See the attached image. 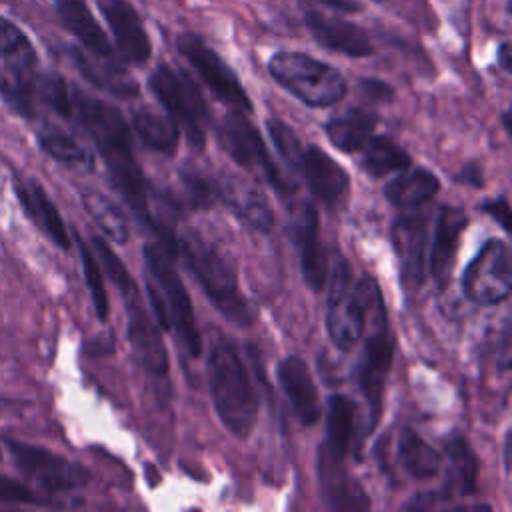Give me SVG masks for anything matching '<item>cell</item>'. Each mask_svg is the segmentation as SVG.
<instances>
[{"mask_svg":"<svg viewBox=\"0 0 512 512\" xmlns=\"http://www.w3.org/2000/svg\"><path fill=\"white\" fill-rule=\"evenodd\" d=\"M400 466L416 480H430L442 468V456L416 430L402 428L396 444Z\"/></svg>","mask_w":512,"mask_h":512,"instance_id":"28","label":"cell"},{"mask_svg":"<svg viewBox=\"0 0 512 512\" xmlns=\"http://www.w3.org/2000/svg\"><path fill=\"white\" fill-rule=\"evenodd\" d=\"M216 186L218 200H222L244 226L262 234L272 230L274 212L268 198L254 184L236 176H224L216 182Z\"/></svg>","mask_w":512,"mask_h":512,"instance_id":"21","label":"cell"},{"mask_svg":"<svg viewBox=\"0 0 512 512\" xmlns=\"http://www.w3.org/2000/svg\"><path fill=\"white\" fill-rule=\"evenodd\" d=\"M74 238H76V244H78V250H80L82 272H84V280H86V286H88V292H90L94 312L104 322L108 318V294H106L100 262L94 256V252L88 248V244L78 234H74Z\"/></svg>","mask_w":512,"mask_h":512,"instance_id":"35","label":"cell"},{"mask_svg":"<svg viewBox=\"0 0 512 512\" xmlns=\"http://www.w3.org/2000/svg\"><path fill=\"white\" fill-rule=\"evenodd\" d=\"M40 148L54 158L56 162L76 170V172H92L94 170V154L82 142H78L72 134L56 128V126H42L36 134Z\"/></svg>","mask_w":512,"mask_h":512,"instance_id":"29","label":"cell"},{"mask_svg":"<svg viewBox=\"0 0 512 512\" xmlns=\"http://www.w3.org/2000/svg\"><path fill=\"white\" fill-rule=\"evenodd\" d=\"M0 502L4 504H42V500L22 482L0 474Z\"/></svg>","mask_w":512,"mask_h":512,"instance_id":"38","label":"cell"},{"mask_svg":"<svg viewBox=\"0 0 512 512\" xmlns=\"http://www.w3.org/2000/svg\"><path fill=\"white\" fill-rule=\"evenodd\" d=\"M6 448L16 468L50 494L74 492L88 484V470L56 452L12 438L6 440Z\"/></svg>","mask_w":512,"mask_h":512,"instance_id":"14","label":"cell"},{"mask_svg":"<svg viewBox=\"0 0 512 512\" xmlns=\"http://www.w3.org/2000/svg\"><path fill=\"white\" fill-rule=\"evenodd\" d=\"M70 58L74 60L80 74L100 90H106L120 98H132L138 94V84L118 62L92 58L90 54L78 48L70 50Z\"/></svg>","mask_w":512,"mask_h":512,"instance_id":"27","label":"cell"},{"mask_svg":"<svg viewBox=\"0 0 512 512\" xmlns=\"http://www.w3.org/2000/svg\"><path fill=\"white\" fill-rule=\"evenodd\" d=\"M304 24L312 38L330 52H338L348 58H366L374 52L366 30L346 18L306 10Z\"/></svg>","mask_w":512,"mask_h":512,"instance_id":"18","label":"cell"},{"mask_svg":"<svg viewBox=\"0 0 512 512\" xmlns=\"http://www.w3.org/2000/svg\"><path fill=\"white\" fill-rule=\"evenodd\" d=\"M512 290V256L504 240L490 238L468 262L462 274L464 296L482 306L500 304Z\"/></svg>","mask_w":512,"mask_h":512,"instance_id":"13","label":"cell"},{"mask_svg":"<svg viewBox=\"0 0 512 512\" xmlns=\"http://www.w3.org/2000/svg\"><path fill=\"white\" fill-rule=\"evenodd\" d=\"M148 88L174 120L178 130L184 132L188 144L196 150H204L210 114L194 80L186 72L162 62L150 74Z\"/></svg>","mask_w":512,"mask_h":512,"instance_id":"10","label":"cell"},{"mask_svg":"<svg viewBox=\"0 0 512 512\" xmlns=\"http://www.w3.org/2000/svg\"><path fill=\"white\" fill-rule=\"evenodd\" d=\"M480 210H484L488 216H492L504 230H510V206L506 198H492L480 204Z\"/></svg>","mask_w":512,"mask_h":512,"instance_id":"39","label":"cell"},{"mask_svg":"<svg viewBox=\"0 0 512 512\" xmlns=\"http://www.w3.org/2000/svg\"><path fill=\"white\" fill-rule=\"evenodd\" d=\"M510 438H512V432L510 430H506V434H504V472L508 474V470H510V452H512V444H510Z\"/></svg>","mask_w":512,"mask_h":512,"instance_id":"44","label":"cell"},{"mask_svg":"<svg viewBox=\"0 0 512 512\" xmlns=\"http://www.w3.org/2000/svg\"><path fill=\"white\" fill-rule=\"evenodd\" d=\"M176 48L180 56L192 66L206 88L226 106L240 112H252V102L244 90L240 78L222 60V56L204 42L202 36L194 32H182L176 38Z\"/></svg>","mask_w":512,"mask_h":512,"instance_id":"12","label":"cell"},{"mask_svg":"<svg viewBox=\"0 0 512 512\" xmlns=\"http://www.w3.org/2000/svg\"><path fill=\"white\" fill-rule=\"evenodd\" d=\"M108 24L114 46L122 60L142 66L152 56V42L146 26L130 0H94Z\"/></svg>","mask_w":512,"mask_h":512,"instance_id":"16","label":"cell"},{"mask_svg":"<svg viewBox=\"0 0 512 512\" xmlns=\"http://www.w3.org/2000/svg\"><path fill=\"white\" fill-rule=\"evenodd\" d=\"M498 64L504 72H510V44L502 42L498 48Z\"/></svg>","mask_w":512,"mask_h":512,"instance_id":"43","label":"cell"},{"mask_svg":"<svg viewBox=\"0 0 512 512\" xmlns=\"http://www.w3.org/2000/svg\"><path fill=\"white\" fill-rule=\"evenodd\" d=\"M360 166L372 178H384L412 166V158L390 136H372L362 146Z\"/></svg>","mask_w":512,"mask_h":512,"instance_id":"31","label":"cell"},{"mask_svg":"<svg viewBox=\"0 0 512 512\" xmlns=\"http://www.w3.org/2000/svg\"><path fill=\"white\" fill-rule=\"evenodd\" d=\"M132 128L142 144L158 154H172L178 146V126L168 114L148 106H138L132 112Z\"/></svg>","mask_w":512,"mask_h":512,"instance_id":"30","label":"cell"},{"mask_svg":"<svg viewBox=\"0 0 512 512\" xmlns=\"http://www.w3.org/2000/svg\"><path fill=\"white\" fill-rule=\"evenodd\" d=\"M14 190L26 216L50 238L52 244H56L62 250H68L72 244L70 234L66 230L64 218L60 216L46 188L36 178H28V180H16Z\"/></svg>","mask_w":512,"mask_h":512,"instance_id":"24","label":"cell"},{"mask_svg":"<svg viewBox=\"0 0 512 512\" xmlns=\"http://www.w3.org/2000/svg\"><path fill=\"white\" fill-rule=\"evenodd\" d=\"M356 434V404L344 394H332L326 408L324 440L318 446L320 494L332 510H366L364 488L346 470V458Z\"/></svg>","mask_w":512,"mask_h":512,"instance_id":"2","label":"cell"},{"mask_svg":"<svg viewBox=\"0 0 512 512\" xmlns=\"http://www.w3.org/2000/svg\"><path fill=\"white\" fill-rule=\"evenodd\" d=\"M426 212L408 210L392 226V244L400 260L402 280L408 286H420L426 262Z\"/></svg>","mask_w":512,"mask_h":512,"instance_id":"19","label":"cell"},{"mask_svg":"<svg viewBox=\"0 0 512 512\" xmlns=\"http://www.w3.org/2000/svg\"><path fill=\"white\" fill-rule=\"evenodd\" d=\"M220 146L244 168L262 174V178L282 196H290L294 192V184L290 178L282 174L278 164L274 162L268 146L262 136L254 128V124L246 118V112L232 110L226 114L218 128Z\"/></svg>","mask_w":512,"mask_h":512,"instance_id":"11","label":"cell"},{"mask_svg":"<svg viewBox=\"0 0 512 512\" xmlns=\"http://www.w3.org/2000/svg\"><path fill=\"white\" fill-rule=\"evenodd\" d=\"M32 90L36 100L52 108L58 116L78 124L92 138L108 168L112 186L130 206L138 222L154 232L150 194L122 112L100 98L88 96L62 76L32 78Z\"/></svg>","mask_w":512,"mask_h":512,"instance_id":"1","label":"cell"},{"mask_svg":"<svg viewBox=\"0 0 512 512\" xmlns=\"http://www.w3.org/2000/svg\"><path fill=\"white\" fill-rule=\"evenodd\" d=\"M378 114L370 108H350L338 116H332L324 124L328 140L342 152H360L362 146L374 136Z\"/></svg>","mask_w":512,"mask_h":512,"instance_id":"26","label":"cell"},{"mask_svg":"<svg viewBox=\"0 0 512 512\" xmlns=\"http://www.w3.org/2000/svg\"><path fill=\"white\" fill-rule=\"evenodd\" d=\"M290 238L298 250L300 270L306 286L312 292L324 290L328 282V258L320 238L318 210L310 202L300 204L292 212Z\"/></svg>","mask_w":512,"mask_h":512,"instance_id":"15","label":"cell"},{"mask_svg":"<svg viewBox=\"0 0 512 512\" xmlns=\"http://www.w3.org/2000/svg\"><path fill=\"white\" fill-rule=\"evenodd\" d=\"M0 460H2V452H0Z\"/></svg>","mask_w":512,"mask_h":512,"instance_id":"46","label":"cell"},{"mask_svg":"<svg viewBox=\"0 0 512 512\" xmlns=\"http://www.w3.org/2000/svg\"><path fill=\"white\" fill-rule=\"evenodd\" d=\"M0 58L18 74L28 76L38 64V54L30 38L12 20L0 16Z\"/></svg>","mask_w":512,"mask_h":512,"instance_id":"33","label":"cell"},{"mask_svg":"<svg viewBox=\"0 0 512 512\" xmlns=\"http://www.w3.org/2000/svg\"><path fill=\"white\" fill-rule=\"evenodd\" d=\"M208 392L220 422L248 438L258 418V392L234 342L218 340L208 354Z\"/></svg>","mask_w":512,"mask_h":512,"instance_id":"4","label":"cell"},{"mask_svg":"<svg viewBox=\"0 0 512 512\" xmlns=\"http://www.w3.org/2000/svg\"><path fill=\"white\" fill-rule=\"evenodd\" d=\"M318 6L336 10V12H344V14H352V12H360L362 4L358 0H312Z\"/></svg>","mask_w":512,"mask_h":512,"instance_id":"42","label":"cell"},{"mask_svg":"<svg viewBox=\"0 0 512 512\" xmlns=\"http://www.w3.org/2000/svg\"><path fill=\"white\" fill-rule=\"evenodd\" d=\"M82 206L86 210V214L92 218V222L100 228V232L116 242V244H124L130 236V226L128 220L124 216V212L120 210V206L108 198L102 192H84L82 194Z\"/></svg>","mask_w":512,"mask_h":512,"instance_id":"32","label":"cell"},{"mask_svg":"<svg viewBox=\"0 0 512 512\" xmlns=\"http://www.w3.org/2000/svg\"><path fill=\"white\" fill-rule=\"evenodd\" d=\"M298 170L302 172L310 192L318 202L328 208H338L344 204L350 192L348 172L320 146L308 144L302 150Z\"/></svg>","mask_w":512,"mask_h":512,"instance_id":"17","label":"cell"},{"mask_svg":"<svg viewBox=\"0 0 512 512\" xmlns=\"http://www.w3.org/2000/svg\"><path fill=\"white\" fill-rule=\"evenodd\" d=\"M466 224L468 216L458 206H442L436 216L432 246L428 252V272L438 282V286H444L450 276L460 244V234L466 230Z\"/></svg>","mask_w":512,"mask_h":512,"instance_id":"23","label":"cell"},{"mask_svg":"<svg viewBox=\"0 0 512 512\" xmlns=\"http://www.w3.org/2000/svg\"><path fill=\"white\" fill-rule=\"evenodd\" d=\"M510 114H512L510 110H504V112H502V126L506 128V132H510V128H512V124H510Z\"/></svg>","mask_w":512,"mask_h":512,"instance_id":"45","label":"cell"},{"mask_svg":"<svg viewBox=\"0 0 512 512\" xmlns=\"http://www.w3.org/2000/svg\"><path fill=\"white\" fill-rule=\"evenodd\" d=\"M182 196L192 208H210L218 202V186L204 172L188 166L180 170Z\"/></svg>","mask_w":512,"mask_h":512,"instance_id":"36","label":"cell"},{"mask_svg":"<svg viewBox=\"0 0 512 512\" xmlns=\"http://www.w3.org/2000/svg\"><path fill=\"white\" fill-rule=\"evenodd\" d=\"M92 244L98 262L104 266V270L108 272V276L112 278V282L124 298V308L128 314V340L134 350L136 362L142 366V370L156 378L166 376L170 366L166 344L150 312L142 306V296L132 274L126 270L122 260L116 256V252L108 246L104 238L94 236Z\"/></svg>","mask_w":512,"mask_h":512,"instance_id":"5","label":"cell"},{"mask_svg":"<svg viewBox=\"0 0 512 512\" xmlns=\"http://www.w3.org/2000/svg\"><path fill=\"white\" fill-rule=\"evenodd\" d=\"M266 128H268V134L272 138L276 152L284 158L286 164H290V168L298 170V162H300L304 144L300 142L296 132L286 122H282L278 118H268Z\"/></svg>","mask_w":512,"mask_h":512,"instance_id":"37","label":"cell"},{"mask_svg":"<svg viewBox=\"0 0 512 512\" xmlns=\"http://www.w3.org/2000/svg\"><path fill=\"white\" fill-rule=\"evenodd\" d=\"M440 190V180L426 168H404L384 186V196L396 208L408 212L424 208Z\"/></svg>","mask_w":512,"mask_h":512,"instance_id":"25","label":"cell"},{"mask_svg":"<svg viewBox=\"0 0 512 512\" xmlns=\"http://www.w3.org/2000/svg\"><path fill=\"white\" fill-rule=\"evenodd\" d=\"M142 254L152 278L150 282L156 286L164 302L168 328L176 332L186 354L192 358H198L202 352V336L196 326L192 300L174 266V254H176L174 246L162 240H152L144 244Z\"/></svg>","mask_w":512,"mask_h":512,"instance_id":"6","label":"cell"},{"mask_svg":"<svg viewBox=\"0 0 512 512\" xmlns=\"http://www.w3.org/2000/svg\"><path fill=\"white\" fill-rule=\"evenodd\" d=\"M368 322L370 330L358 360V386L368 404V432H372L378 424L382 412V394L386 376L392 366L394 356V338L388 322V312L384 306L382 292L378 284H374L370 302H368Z\"/></svg>","mask_w":512,"mask_h":512,"instance_id":"9","label":"cell"},{"mask_svg":"<svg viewBox=\"0 0 512 512\" xmlns=\"http://www.w3.org/2000/svg\"><path fill=\"white\" fill-rule=\"evenodd\" d=\"M328 278L330 288L326 306V330L338 350L350 352L366 330L368 302L376 282L370 276L354 280L352 270L342 256H338Z\"/></svg>","mask_w":512,"mask_h":512,"instance_id":"8","label":"cell"},{"mask_svg":"<svg viewBox=\"0 0 512 512\" xmlns=\"http://www.w3.org/2000/svg\"><path fill=\"white\" fill-rule=\"evenodd\" d=\"M270 76L310 108H328L346 96L342 72L304 52H276L268 60Z\"/></svg>","mask_w":512,"mask_h":512,"instance_id":"7","label":"cell"},{"mask_svg":"<svg viewBox=\"0 0 512 512\" xmlns=\"http://www.w3.org/2000/svg\"><path fill=\"white\" fill-rule=\"evenodd\" d=\"M454 180H456L458 184H468V186H474V188H478V186L484 184V180H482V170H480V166L474 164V162L462 166V170L454 174Z\"/></svg>","mask_w":512,"mask_h":512,"instance_id":"41","label":"cell"},{"mask_svg":"<svg viewBox=\"0 0 512 512\" xmlns=\"http://www.w3.org/2000/svg\"><path fill=\"white\" fill-rule=\"evenodd\" d=\"M276 376L296 420L302 426H314L320 420L322 406L308 364L298 356H286L278 364Z\"/></svg>","mask_w":512,"mask_h":512,"instance_id":"20","label":"cell"},{"mask_svg":"<svg viewBox=\"0 0 512 512\" xmlns=\"http://www.w3.org/2000/svg\"><path fill=\"white\" fill-rule=\"evenodd\" d=\"M446 458L450 464L448 486L442 488L446 496L450 498V490H458L460 494H472L476 490L478 480V460L466 438H452L446 444Z\"/></svg>","mask_w":512,"mask_h":512,"instance_id":"34","label":"cell"},{"mask_svg":"<svg viewBox=\"0 0 512 512\" xmlns=\"http://www.w3.org/2000/svg\"><path fill=\"white\" fill-rule=\"evenodd\" d=\"M52 4L64 28L82 44L86 54L98 60L118 62L106 32L94 18L86 0H52Z\"/></svg>","mask_w":512,"mask_h":512,"instance_id":"22","label":"cell"},{"mask_svg":"<svg viewBox=\"0 0 512 512\" xmlns=\"http://www.w3.org/2000/svg\"><path fill=\"white\" fill-rule=\"evenodd\" d=\"M360 90L370 98V100H378V102H388L394 96V90L376 78H362L360 80Z\"/></svg>","mask_w":512,"mask_h":512,"instance_id":"40","label":"cell"},{"mask_svg":"<svg viewBox=\"0 0 512 512\" xmlns=\"http://www.w3.org/2000/svg\"><path fill=\"white\" fill-rule=\"evenodd\" d=\"M174 250L194 274L212 306L236 326H252L256 318L254 306L242 294L236 268L226 252L202 232L186 228L174 234Z\"/></svg>","mask_w":512,"mask_h":512,"instance_id":"3","label":"cell"}]
</instances>
